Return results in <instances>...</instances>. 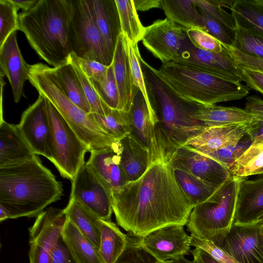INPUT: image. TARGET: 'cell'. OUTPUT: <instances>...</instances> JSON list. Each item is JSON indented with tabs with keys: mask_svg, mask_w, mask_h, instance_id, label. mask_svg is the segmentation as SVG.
<instances>
[{
	"mask_svg": "<svg viewBox=\"0 0 263 263\" xmlns=\"http://www.w3.org/2000/svg\"><path fill=\"white\" fill-rule=\"evenodd\" d=\"M77 59L80 68L89 79L103 74L108 67L93 60L79 58L77 56Z\"/></svg>",
	"mask_w": 263,
	"mask_h": 263,
	"instance_id": "48",
	"label": "cell"
},
{
	"mask_svg": "<svg viewBox=\"0 0 263 263\" xmlns=\"http://www.w3.org/2000/svg\"><path fill=\"white\" fill-rule=\"evenodd\" d=\"M142 64L149 97L161 126L174 144L184 145L206 127L193 117L197 104L177 96L143 59Z\"/></svg>",
	"mask_w": 263,
	"mask_h": 263,
	"instance_id": "5",
	"label": "cell"
},
{
	"mask_svg": "<svg viewBox=\"0 0 263 263\" xmlns=\"http://www.w3.org/2000/svg\"><path fill=\"white\" fill-rule=\"evenodd\" d=\"M198 9L202 15L203 30L215 37L221 44L233 46V36L230 35V31L208 12L202 9Z\"/></svg>",
	"mask_w": 263,
	"mask_h": 263,
	"instance_id": "44",
	"label": "cell"
},
{
	"mask_svg": "<svg viewBox=\"0 0 263 263\" xmlns=\"http://www.w3.org/2000/svg\"><path fill=\"white\" fill-rule=\"evenodd\" d=\"M17 11L10 0H0V47L12 32L19 30Z\"/></svg>",
	"mask_w": 263,
	"mask_h": 263,
	"instance_id": "43",
	"label": "cell"
},
{
	"mask_svg": "<svg viewBox=\"0 0 263 263\" xmlns=\"http://www.w3.org/2000/svg\"><path fill=\"white\" fill-rule=\"evenodd\" d=\"M194 263H220L213 258L209 254L198 248L190 251Z\"/></svg>",
	"mask_w": 263,
	"mask_h": 263,
	"instance_id": "53",
	"label": "cell"
},
{
	"mask_svg": "<svg viewBox=\"0 0 263 263\" xmlns=\"http://www.w3.org/2000/svg\"><path fill=\"white\" fill-rule=\"evenodd\" d=\"M229 9L239 24L263 33V0L233 1Z\"/></svg>",
	"mask_w": 263,
	"mask_h": 263,
	"instance_id": "33",
	"label": "cell"
},
{
	"mask_svg": "<svg viewBox=\"0 0 263 263\" xmlns=\"http://www.w3.org/2000/svg\"><path fill=\"white\" fill-rule=\"evenodd\" d=\"M138 238L139 244L160 262L187 255L192 246L191 235L179 224L160 227Z\"/></svg>",
	"mask_w": 263,
	"mask_h": 263,
	"instance_id": "12",
	"label": "cell"
},
{
	"mask_svg": "<svg viewBox=\"0 0 263 263\" xmlns=\"http://www.w3.org/2000/svg\"><path fill=\"white\" fill-rule=\"evenodd\" d=\"M35 155L17 125L1 119L0 166L29 160Z\"/></svg>",
	"mask_w": 263,
	"mask_h": 263,
	"instance_id": "22",
	"label": "cell"
},
{
	"mask_svg": "<svg viewBox=\"0 0 263 263\" xmlns=\"http://www.w3.org/2000/svg\"><path fill=\"white\" fill-rule=\"evenodd\" d=\"M173 169L179 184L194 205L206 200L219 187L209 184L182 169Z\"/></svg>",
	"mask_w": 263,
	"mask_h": 263,
	"instance_id": "36",
	"label": "cell"
},
{
	"mask_svg": "<svg viewBox=\"0 0 263 263\" xmlns=\"http://www.w3.org/2000/svg\"><path fill=\"white\" fill-rule=\"evenodd\" d=\"M68 34L72 52L78 57L109 66L110 55L98 28L93 0H67Z\"/></svg>",
	"mask_w": 263,
	"mask_h": 263,
	"instance_id": "7",
	"label": "cell"
},
{
	"mask_svg": "<svg viewBox=\"0 0 263 263\" xmlns=\"http://www.w3.org/2000/svg\"><path fill=\"white\" fill-rule=\"evenodd\" d=\"M67 0H39L29 10L18 14L19 30L39 57L57 67L69 62Z\"/></svg>",
	"mask_w": 263,
	"mask_h": 263,
	"instance_id": "3",
	"label": "cell"
},
{
	"mask_svg": "<svg viewBox=\"0 0 263 263\" xmlns=\"http://www.w3.org/2000/svg\"><path fill=\"white\" fill-rule=\"evenodd\" d=\"M93 3L98 28L113 58L118 37L122 33L115 0H93Z\"/></svg>",
	"mask_w": 263,
	"mask_h": 263,
	"instance_id": "25",
	"label": "cell"
},
{
	"mask_svg": "<svg viewBox=\"0 0 263 263\" xmlns=\"http://www.w3.org/2000/svg\"><path fill=\"white\" fill-rule=\"evenodd\" d=\"M89 79L100 100L110 108L119 109V92L112 63L103 74Z\"/></svg>",
	"mask_w": 263,
	"mask_h": 263,
	"instance_id": "38",
	"label": "cell"
},
{
	"mask_svg": "<svg viewBox=\"0 0 263 263\" xmlns=\"http://www.w3.org/2000/svg\"><path fill=\"white\" fill-rule=\"evenodd\" d=\"M86 163L111 192L128 182L121 165L119 140L110 147L90 152Z\"/></svg>",
	"mask_w": 263,
	"mask_h": 263,
	"instance_id": "17",
	"label": "cell"
},
{
	"mask_svg": "<svg viewBox=\"0 0 263 263\" xmlns=\"http://www.w3.org/2000/svg\"><path fill=\"white\" fill-rule=\"evenodd\" d=\"M29 245L30 263H52L51 250L33 242Z\"/></svg>",
	"mask_w": 263,
	"mask_h": 263,
	"instance_id": "51",
	"label": "cell"
},
{
	"mask_svg": "<svg viewBox=\"0 0 263 263\" xmlns=\"http://www.w3.org/2000/svg\"><path fill=\"white\" fill-rule=\"evenodd\" d=\"M126 43L134 84L142 92L149 108L152 111L156 112L147 88L142 64V58L140 55L138 44L131 43L127 38Z\"/></svg>",
	"mask_w": 263,
	"mask_h": 263,
	"instance_id": "39",
	"label": "cell"
},
{
	"mask_svg": "<svg viewBox=\"0 0 263 263\" xmlns=\"http://www.w3.org/2000/svg\"><path fill=\"white\" fill-rule=\"evenodd\" d=\"M70 199L99 219L111 220L113 212L111 191L85 162L71 181Z\"/></svg>",
	"mask_w": 263,
	"mask_h": 263,
	"instance_id": "11",
	"label": "cell"
},
{
	"mask_svg": "<svg viewBox=\"0 0 263 263\" xmlns=\"http://www.w3.org/2000/svg\"><path fill=\"white\" fill-rule=\"evenodd\" d=\"M62 184L36 155L22 162L0 166V205L9 219L37 217L63 195Z\"/></svg>",
	"mask_w": 263,
	"mask_h": 263,
	"instance_id": "2",
	"label": "cell"
},
{
	"mask_svg": "<svg viewBox=\"0 0 263 263\" xmlns=\"http://www.w3.org/2000/svg\"><path fill=\"white\" fill-rule=\"evenodd\" d=\"M126 248L114 263H160L139 243L138 237L127 235Z\"/></svg>",
	"mask_w": 263,
	"mask_h": 263,
	"instance_id": "41",
	"label": "cell"
},
{
	"mask_svg": "<svg viewBox=\"0 0 263 263\" xmlns=\"http://www.w3.org/2000/svg\"><path fill=\"white\" fill-rule=\"evenodd\" d=\"M136 9L145 11L152 8H161V0H133Z\"/></svg>",
	"mask_w": 263,
	"mask_h": 263,
	"instance_id": "54",
	"label": "cell"
},
{
	"mask_svg": "<svg viewBox=\"0 0 263 263\" xmlns=\"http://www.w3.org/2000/svg\"><path fill=\"white\" fill-rule=\"evenodd\" d=\"M64 210L67 218L99 248L100 233L96 222L99 218L80 203L70 198Z\"/></svg>",
	"mask_w": 263,
	"mask_h": 263,
	"instance_id": "31",
	"label": "cell"
},
{
	"mask_svg": "<svg viewBox=\"0 0 263 263\" xmlns=\"http://www.w3.org/2000/svg\"><path fill=\"white\" fill-rule=\"evenodd\" d=\"M122 168L128 182L139 179L147 170L150 160V149L131 134L119 140Z\"/></svg>",
	"mask_w": 263,
	"mask_h": 263,
	"instance_id": "24",
	"label": "cell"
},
{
	"mask_svg": "<svg viewBox=\"0 0 263 263\" xmlns=\"http://www.w3.org/2000/svg\"><path fill=\"white\" fill-rule=\"evenodd\" d=\"M112 65L119 92V109L129 112L137 87L133 79L126 38L122 33L117 41Z\"/></svg>",
	"mask_w": 263,
	"mask_h": 263,
	"instance_id": "20",
	"label": "cell"
},
{
	"mask_svg": "<svg viewBox=\"0 0 263 263\" xmlns=\"http://www.w3.org/2000/svg\"><path fill=\"white\" fill-rule=\"evenodd\" d=\"M176 146L158 122L146 172L111 192L117 222L130 235L140 237L166 225L186 224L195 205L174 174L172 157Z\"/></svg>",
	"mask_w": 263,
	"mask_h": 263,
	"instance_id": "1",
	"label": "cell"
},
{
	"mask_svg": "<svg viewBox=\"0 0 263 263\" xmlns=\"http://www.w3.org/2000/svg\"><path fill=\"white\" fill-rule=\"evenodd\" d=\"M10 1L17 10L22 9L23 12H26L31 9L39 0H10Z\"/></svg>",
	"mask_w": 263,
	"mask_h": 263,
	"instance_id": "56",
	"label": "cell"
},
{
	"mask_svg": "<svg viewBox=\"0 0 263 263\" xmlns=\"http://www.w3.org/2000/svg\"><path fill=\"white\" fill-rule=\"evenodd\" d=\"M16 32H12L0 47V66L1 73L7 77L10 84L14 101L18 103L24 84L29 80V69L17 44Z\"/></svg>",
	"mask_w": 263,
	"mask_h": 263,
	"instance_id": "16",
	"label": "cell"
},
{
	"mask_svg": "<svg viewBox=\"0 0 263 263\" xmlns=\"http://www.w3.org/2000/svg\"><path fill=\"white\" fill-rule=\"evenodd\" d=\"M247 134L252 141L256 138H263V122L255 120L250 123Z\"/></svg>",
	"mask_w": 263,
	"mask_h": 263,
	"instance_id": "55",
	"label": "cell"
},
{
	"mask_svg": "<svg viewBox=\"0 0 263 263\" xmlns=\"http://www.w3.org/2000/svg\"><path fill=\"white\" fill-rule=\"evenodd\" d=\"M160 263H171V261L169 260V261H165V262H160Z\"/></svg>",
	"mask_w": 263,
	"mask_h": 263,
	"instance_id": "60",
	"label": "cell"
},
{
	"mask_svg": "<svg viewBox=\"0 0 263 263\" xmlns=\"http://www.w3.org/2000/svg\"><path fill=\"white\" fill-rule=\"evenodd\" d=\"M69 60L72 64L82 85L90 107V113L101 115H106L110 108L100 100L92 87L89 78L84 74L80 68L77 61V56L73 52L70 54Z\"/></svg>",
	"mask_w": 263,
	"mask_h": 263,
	"instance_id": "40",
	"label": "cell"
},
{
	"mask_svg": "<svg viewBox=\"0 0 263 263\" xmlns=\"http://www.w3.org/2000/svg\"><path fill=\"white\" fill-rule=\"evenodd\" d=\"M52 263H77L62 236L52 249Z\"/></svg>",
	"mask_w": 263,
	"mask_h": 263,
	"instance_id": "50",
	"label": "cell"
},
{
	"mask_svg": "<svg viewBox=\"0 0 263 263\" xmlns=\"http://www.w3.org/2000/svg\"><path fill=\"white\" fill-rule=\"evenodd\" d=\"M142 41L162 64L178 61L192 45L186 30L167 17L145 27Z\"/></svg>",
	"mask_w": 263,
	"mask_h": 263,
	"instance_id": "9",
	"label": "cell"
},
{
	"mask_svg": "<svg viewBox=\"0 0 263 263\" xmlns=\"http://www.w3.org/2000/svg\"><path fill=\"white\" fill-rule=\"evenodd\" d=\"M237 263H263V219L249 224L234 222L212 240Z\"/></svg>",
	"mask_w": 263,
	"mask_h": 263,
	"instance_id": "10",
	"label": "cell"
},
{
	"mask_svg": "<svg viewBox=\"0 0 263 263\" xmlns=\"http://www.w3.org/2000/svg\"><path fill=\"white\" fill-rule=\"evenodd\" d=\"M254 120L263 122V100L255 95L247 97L244 109Z\"/></svg>",
	"mask_w": 263,
	"mask_h": 263,
	"instance_id": "52",
	"label": "cell"
},
{
	"mask_svg": "<svg viewBox=\"0 0 263 263\" xmlns=\"http://www.w3.org/2000/svg\"><path fill=\"white\" fill-rule=\"evenodd\" d=\"M172 166L216 187L232 176L219 162L185 145L176 147L172 157Z\"/></svg>",
	"mask_w": 263,
	"mask_h": 263,
	"instance_id": "14",
	"label": "cell"
},
{
	"mask_svg": "<svg viewBox=\"0 0 263 263\" xmlns=\"http://www.w3.org/2000/svg\"><path fill=\"white\" fill-rule=\"evenodd\" d=\"M239 67L247 86L263 95V72Z\"/></svg>",
	"mask_w": 263,
	"mask_h": 263,
	"instance_id": "49",
	"label": "cell"
},
{
	"mask_svg": "<svg viewBox=\"0 0 263 263\" xmlns=\"http://www.w3.org/2000/svg\"><path fill=\"white\" fill-rule=\"evenodd\" d=\"M260 219H263V216Z\"/></svg>",
	"mask_w": 263,
	"mask_h": 263,
	"instance_id": "61",
	"label": "cell"
},
{
	"mask_svg": "<svg viewBox=\"0 0 263 263\" xmlns=\"http://www.w3.org/2000/svg\"><path fill=\"white\" fill-rule=\"evenodd\" d=\"M250 123L205 127L196 137L184 145H189L203 154L236 145L247 134Z\"/></svg>",
	"mask_w": 263,
	"mask_h": 263,
	"instance_id": "19",
	"label": "cell"
},
{
	"mask_svg": "<svg viewBox=\"0 0 263 263\" xmlns=\"http://www.w3.org/2000/svg\"><path fill=\"white\" fill-rule=\"evenodd\" d=\"M170 261L171 263H194L193 260H189L186 259L185 256L179 257Z\"/></svg>",
	"mask_w": 263,
	"mask_h": 263,
	"instance_id": "58",
	"label": "cell"
},
{
	"mask_svg": "<svg viewBox=\"0 0 263 263\" xmlns=\"http://www.w3.org/2000/svg\"><path fill=\"white\" fill-rule=\"evenodd\" d=\"M252 179L241 177L234 222L249 224L263 216V174Z\"/></svg>",
	"mask_w": 263,
	"mask_h": 263,
	"instance_id": "18",
	"label": "cell"
},
{
	"mask_svg": "<svg viewBox=\"0 0 263 263\" xmlns=\"http://www.w3.org/2000/svg\"><path fill=\"white\" fill-rule=\"evenodd\" d=\"M186 32L192 45L197 48L215 53L223 51L222 44L202 29L193 28L186 30Z\"/></svg>",
	"mask_w": 263,
	"mask_h": 263,
	"instance_id": "45",
	"label": "cell"
},
{
	"mask_svg": "<svg viewBox=\"0 0 263 263\" xmlns=\"http://www.w3.org/2000/svg\"><path fill=\"white\" fill-rule=\"evenodd\" d=\"M191 246L202 249L220 263H237L220 247L212 241L200 238L191 234Z\"/></svg>",
	"mask_w": 263,
	"mask_h": 263,
	"instance_id": "47",
	"label": "cell"
},
{
	"mask_svg": "<svg viewBox=\"0 0 263 263\" xmlns=\"http://www.w3.org/2000/svg\"><path fill=\"white\" fill-rule=\"evenodd\" d=\"M62 237L77 263H103L99 248L68 218Z\"/></svg>",
	"mask_w": 263,
	"mask_h": 263,
	"instance_id": "27",
	"label": "cell"
},
{
	"mask_svg": "<svg viewBox=\"0 0 263 263\" xmlns=\"http://www.w3.org/2000/svg\"><path fill=\"white\" fill-rule=\"evenodd\" d=\"M223 46V45H222ZM222 52L215 53L196 48L193 45L177 61L221 78L240 82L244 81L237 64L223 46Z\"/></svg>",
	"mask_w": 263,
	"mask_h": 263,
	"instance_id": "15",
	"label": "cell"
},
{
	"mask_svg": "<svg viewBox=\"0 0 263 263\" xmlns=\"http://www.w3.org/2000/svg\"><path fill=\"white\" fill-rule=\"evenodd\" d=\"M259 174H263V168L260 170L256 175Z\"/></svg>",
	"mask_w": 263,
	"mask_h": 263,
	"instance_id": "59",
	"label": "cell"
},
{
	"mask_svg": "<svg viewBox=\"0 0 263 263\" xmlns=\"http://www.w3.org/2000/svg\"><path fill=\"white\" fill-rule=\"evenodd\" d=\"M252 142L251 138L246 134L235 145L224 147L204 155L218 161L229 171L234 162L240 157Z\"/></svg>",
	"mask_w": 263,
	"mask_h": 263,
	"instance_id": "42",
	"label": "cell"
},
{
	"mask_svg": "<svg viewBox=\"0 0 263 263\" xmlns=\"http://www.w3.org/2000/svg\"><path fill=\"white\" fill-rule=\"evenodd\" d=\"M100 230L99 251L103 263H114L126 247L128 237L111 220L98 219Z\"/></svg>",
	"mask_w": 263,
	"mask_h": 263,
	"instance_id": "28",
	"label": "cell"
},
{
	"mask_svg": "<svg viewBox=\"0 0 263 263\" xmlns=\"http://www.w3.org/2000/svg\"><path fill=\"white\" fill-rule=\"evenodd\" d=\"M45 99L52 131L51 162L62 177L72 181L85 163V155L89 149L53 105Z\"/></svg>",
	"mask_w": 263,
	"mask_h": 263,
	"instance_id": "8",
	"label": "cell"
},
{
	"mask_svg": "<svg viewBox=\"0 0 263 263\" xmlns=\"http://www.w3.org/2000/svg\"><path fill=\"white\" fill-rule=\"evenodd\" d=\"M241 178L231 176L208 199L194 206L186 224L191 234L212 240L230 230L234 221Z\"/></svg>",
	"mask_w": 263,
	"mask_h": 263,
	"instance_id": "6",
	"label": "cell"
},
{
	"mask_svg": "<svg viewBox=\"0 0 263 263\" xmlns=\"http://www.w3.org/2000/svg\"><path fill=\"white\" fill-rule=\"evenodd\" d=\"M52 70L58 84L69 99L87 114L90 113L89 104L69 60L57 67L52 68Z\"/></svg>",
	"mask_w": 263,
	"mask_h": 263,
	"instance_id": "30",
	"label": "cell"
},
{
	"mask_svg": "<svg viewBox=\"0 0 263 263\" xmlns=\"http://www.w3.org/2000/svg\"><path fill=\"white\" fill-rule=\"evenodd\" d=\"M151 69L179 97L204 105L238 100L247 96L249 88L177 62Z\"/></svg>",
	"mask_w": 263,
	"mask_h": 263,
	"instance_id": "4",
	"label": "cell"
},
{
	"mask_svg": "<svg viewBox=\"0 0 263 263\" xmlns=\"http://www.w3.org/2000/svg\"><path fill=\"white\" fill-rule=\"evenodd\" d=\"M166 17L185 30H203L202 17L195 0H161Z\"/></svg>",
	"mask_w": 263,
	"mask_h": 263,
	"instance_id": "29",
	"label": "cell"
},
{
	"mask_svg": "<svg viewBox=\"0 0 263 263\" xmlns=\"http://www.w3.org/2000/svg\"><path fill=\"white\" fill-rule=\"evenodd\" d=\"M89 114L102 129L117 140L131 133L128 112L110 108L105 115Z\"/></svg>",
	"mask_w": 263,
	"mask_h": 263,
	"instance_id": "37",
	"label": "cell"
},
{
	"mask_svg": "<svg viewBox=\"0 0 263 263\" xmlns=\"http://www.w3.org/2000/svg\"><path fill=\"white\" fill-rule=\"evenodd\" d=\"M17 126L35 154L52 162L51 127L44 97L39 95L37 100L23 112Z\"/></svg>",
	"mask_w": 263,
	"mask_h": 263,
	"instance_id": "13",
	"label": "cell"
},
{
	"mask_svg": "<svg viewBox=\"0 0 263 263\" xmlns=\"http://www.w3.org/2000/svg\"><path fill=\"white\" fill-rule=\"evenodd\" d=\"M197 106L193 117L206 127L249 124L255 120L245 109L236 107L201 104Z\"/></svg>",
	"mask_w": 263,
	"mask_h": 263,
	"instance_id": "26",
	"label": "cell"
},
{
	"mask_svg": "<svg viewBox=\"0 0 263 263\" xmlns=\"http://www.w3.org/2000/svg\"><path fill=\"white\" fill-rule=\"evenodd\" d=\"M67 219L64 209L50 207L44 211L29 229V242L51 251L62 236Z\"/></svg>",
	"mask_w": 263,
	"mask_h": 263,
	"instance_id": "21",
	"label": "cell"
},
{
	"mask_svg": "<svg viewBox=\"0 0 263 263\" xmlns=\"http://www.w3.org/2000/svg\"><path fill=\"white\" fill-rule=\"evenodd\" d=\"M9 219V214L8 211L3 206L0 205V221L2 222Z\"/></svg>",
	"mask_w": 263,
	"mask_h": 263,
	"instance_id": "57",
	"label": "cell"
},
{
	"mask_svg": "<svg viewBox=\"0 0 263 263\" xmlns=\"http://www.w3.org/2000/svg\"><path fill=\"white\" fill-rule=\"evenodd\" d=\"M263 168V138H256L229 170L232 176L248 177Z\"/></svg>",
	"mask_w": 263,
	"mask_h": 263,
	"instance_id": "32",
	"label": "cell"
},
{
	"mask_svg": "<svg viewBox=\"0 0 263 263\" xmlns=\"http://www.w3.org/2000/svg\"><path fill=\"white\" fill-rule=\"evenodd\" d=\"M128 115L130 134L150 149L155 127L159 121L156 112L149 108L137 87Z\"/></svg>",
	"mask_w": 263,
	"mask_h": 263,
	"instance_id": "23",
	"label": "cell"
},
{
	"mask_svg": "<svg viewBox=\"0 0 263 263\" xmlns=\"http://www.w3.org/2000/svg\"><path fill=\"white\" fill-rule=\"evenodd\" d=\"M198 8L206 11L220 21L232 33L235 27V22L231 13H228L219 0H195Z\"/></svg>",
	"mask_w": 263,
	"mask_h": 263,
	"instance_id": "46",
	"label": "cell"
},
{
	"mask_svg": "<svg viewBox=\"0 0 263 263\" xmlns=\"http://www.w3.org/2000/svg\"><path fill=\"white\" fill-rule=\"evenodd\" d=\"M120 18L122 33L132 44L142 41L144 27L139 18L132 0H115Z\"/></svg>",
	"mask_w": 263,
	"mask_h": 263,
	"instance_id": "34",
	"label": "cell"
},
{
	"mask_svg": "<svg viewBox=\"0 0 263 263\" xmlns=\"http://www.w3.org/2000/svg\"><path fill=\"white\" fill-rule=\"evenodd\" d=\"M235 22L233 47L245 54L263 59V33Z\"/></svg>",
	"mask_w": 263,
	"mask_h": 263,
	"instance_id": "35",
	"label": "cell"
}]
</instances>
